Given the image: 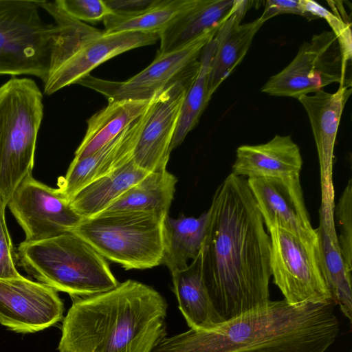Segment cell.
Returning a JSON list of instances; mask_svg holds the SVG:
<instances>
[{"instance_id":"1","label":"cell","mask_w":352,"mask_h":352,"mask_svg":"<svg viewBox=\"0 0 352 352\" xmlns=\"http://www.w3.org/2000/svg\"><path fill=\"white\" fill-rule=\"evenodd\" d=\"M208 210L201 273L214 309L226 321L270 300V236L243 177L230 173Z\"/></svg>"},{"instance_id":"2","label":"cell","mask_w":352,"mask_h":352,"mask_svg":"<svg viewBox=\"0 0 352 352\" xmlns=\"http://www.w3.org/2000/svg\"><path fill=\"white\" fill-rule=\"evenodd\" d=\"M334 305L270 300L211 328L166 337L152 352H324L339 333Z\"/></svg>"},{"instance_id":"3","label":"cell","mask_w":352,"mask_h":352,"mask_svg":"<svg viewBox=\"0 0 352 352\" xmlns=\"http://www.w3.org/2000/svg\"><path fill=\"white\" fill-rule=\"evenodd\" d=\"M168 304L154 288L128 279L73 302L59 352H152L166 337Z\"/></svg>"},{"instance_id":"4","label":"cell","mask_w":352,"mask_h":352,"mask_svg":"<svg viewBox=\"0 0 352 352\" xmlns=\"http://www.w3.org/2000/svg\"><path fill=\"white\" fill-rule=\"evenodd\" d=\"M16 256L38 282L76 298L107 292L120 283L107 260L71 231L41 241H24Z\"/></svg>"},{"instance_id":"5","label":"cell","mask_w":352,"mask_h":352,"mask_svg":"<svg viewBox=\"0 0 352 352\" xmlns=\"http://www.w3.org/2000/svg\"><path fill=\"white\" fill-rule=\"evenodd\" d=\"M43 118V94L34 80L12 77L0 87V198L6 205L32 173Z\"/></svg>"},{"instance_id":"6","label":"cell","mask_w":352,"mask_h":352,"mask_svg":"<svg viewBox=\"0 0 352 352\" xmlns=\"http://www.w3.org/2000/svg\"><path fill=\"white\" fill-rule=\"evenodd\" d=\"M160 34L138 32L106 33L85 23L67 20L54 32L44 94L76 84L104 62L129 50L153 45Z\"/></svg>"},{"instance_id":"7","label":"cell","mask_w":352,"mask_h":352,"mask_svg":"<svg viewBox=\"0 0 352 352\" xmlns=\"http://www.w3.org/2000/svg\"><path fill=\"white\" fill-rule=\"evenodd\" d=\"M165 217L152 212L104 210L82 219L71 232L126 270L150 269L162 264Z\"/></svg>"},{"instance_id":"8","label":"cell","mask_w":352,"mask_h":352,"mask_svg":"<svg viewBox=\"0 0 352 352\" xmlns=\"http://www.w3.org/2000/svg\"><path fill=\"white\" fill-rule=\"evenodd\" d=\"M41 1L0 0V74L47 76L54 24L39 13Z\"/></svg>"},{"instance_id":"9","label":"cell","mask_w":352,"mask_h":352,"mask_svg":"<svg viewBox=\"0 0 352 352\" xmlns=\"http://www.w3.org/2000/svg\"><path fill=\"white\" fill-rule=\"evenodd\" d=\"M267 230L271 275L284 299L292 305L333 301L322 275L318 241L279 227Z\"/></svg>"},{"instance_id":"10","label":"cell","mask_w":352,"mask_h":352,"mask_svg":"<svg viewBox=\"0 0 352 352\" xmlns=\"http://www.w3.org/2000/svg\"><path fill=\"white\" fill-rule=\"evenodd\" d=\"M347 73L336 36L331 31H323L304 42L292 62L271 76L261 91L298 99L334 82L351 86Z\"/></svg>"},{"instance_id":"11","label":"cell","mask_w":352,"mask_h":352,"mask_svg":"<svg viewBox=\"0 0 352 352\" xmlns=\"http://www.w3.org/2000/svg\"><path fill=\"white\" fill-rule=\"evenodd\" d=\"M219 27L208 31L179 49L157 54L148 66L128 80L112 81L88 74L76 84L102 94L108 101L151 100L199 61L203 49L214 36Z\"/></svg>"},{"instance_id":"12","label":"cell","mask_w":352,"mask_h":352,"mask_svg":"<svg viewBox=\"0 0 352 352\" xmlns=\"http://www.w3.org/2000/svg\"><path fill=\"white\" fill-rule=\"evenodd\" d=\"M199 67L200 58L182 77L155 94L146 109L132 154L135 164L145 172L166 169L185 96Z\"/></svg>"},{"instance_id":"13","label":"cell","mask_w":352,"mask_h":352,"mask_svg":"<svg viewBox=\"0 0 352 352\" xmlns=\"http://www.w3.org/2000/svg\"><path fill=\"white\" fill-rule=\"evenodd\" d=\"M25 241L49 239L75 228L82 218L58 190L27 175L7 204Z\"/></svg>"},{"instance_id":"14","label":"cell","mask_w":352,"mask_h":352,"mask_svg":"<svg viewBox=\"0 0 352 352\" xmlns=\"http://www.w3.org/2000/svg\"><path fill=\"white\" fill-rule=\"evenodd\" d=\"M57 291L23 276L0 278V324L17 333H34L63 319Z\"/></svg>"},{"instance_id":"15","label":"cell","mask_w":352,"mask_h":352,"mask_svg":"<svg viewBox=\"0 0 352 352\" xmlns=\"http://www.w3.org/2000/svg\"><path fill=\"white\" fill-rule=\"evenodd\" d=\"M248 185L268 229L279 227L317 241L303 197L300 176L248 178Z\"/></svg>"},{"instance_id":"16","label":"cell","mask_w":352,"mask_h":352,"mask_svg":"<svg viewBox=\"0 0 352 352\" xmlns=\"http://www.w3.org/2000/svg\"><path fill=\"white\" fill-rule=\"evenodd\" d=\"M351 91V86H339L335 93L321 90L298 99L307 113L316 142L320 170L321 204H336L333 151L342 114Z\"/></svg>"},{"instance_id":"17","label":"cell","mask_w":352,"mask_h":352,"mask_svg":"<svg viewBox=\"0 0 352 352\" xmlns=\"http://www.w3.org/2000/svg\"><path fill=\"white\" fill-rule=\"evenodd\" d=\"M145 112L116 138L91 155L72 160L65 175L60 177L57 183L58 190L69 201L83 187L112 173L132 158L144 122Z\"/></svg>"},{"instance_id":"18","label":"cell","mask_w":352,"mask_h":352,"mask_svg":"<svg viewBox=\"0 0 352 352\" xmlns=\"http://www.w3.org/2000/svg\"><path fill=\"white\" fill-rule=\"evenodd\" d=\"M254 2L250 0H234L230 15L221 23L214 36L216 47L208 83L210 98L242 61L255 34L263 25L259 18L249 23H241Z\"/></svg>"},{"instance_id":"19","label":"cell","mask_w":352,"mask_h":352,"mask_svg":"<svg viewBox=\"0 0 352 352\" xmlns=\"http://www.w3.org/2000/svg\"><path fill=\"white\" fill-rule=\"evenodd\" d=\"M302 159L290 135H275L266 143L237 148L232 174L248 178L300 176Z\"/></svg>"},{"instance_id":"20","label":"cell","mask_w":352,"mask_h":352,"mask_svg":"<svg viewBox=\"0 0 352 352\" xmlns=\"http://www.w3.org/2000/svg\"><path fill=\"white\" fill-rule=\"evenodd\" d=\"M334 206L321 204L319 210V226L315 229L318 256L322 275L332 300L351 322L352 270L346 265L339 248L333 220Z\"/></svg>"},{"instance_id":"21","label":"cell","mask_w":352,"mask_h":352,"mask_svg":"<svg viewBox=\"0 0 352 352\" xmlns=\"http://www.w3.org/2000/svg\"><path fill=\"white\" fill-rule=\"evenodd\" d=\"M234 0H197L160 35L157 54L168 53L219 27L230 15Z\"/></svg>"},{"instance_id":"22","label":"cell","mask_w":352,"mask_h":352,"mask_svg":"<svg viewBox=\"0 0 352 352\" xmlns=\"http://www.w3.org/2000/svg\"><path fill=\"white\" fill-rule=\"evenodd\" d=\"M152 98L108 101L105 107L87 120L85 135L73 160L91 155L116 138L145 112Z\"/></svg>"},{"instance_id":"23","label":"cell","mask_w":352,"mask_h":352,"mask_svg":"<svg viewBox=\"0 0 352 352\" xmlns=\"http://www.w3.org/2000/svg\"><path fill=\"white\" fill-rule=\"evenodd\" d=\"M171 276L179 308L190 329H209L223 322L214 309L203 280L200 253L186 267Z\"/></svg>"},{"instance_id":"24","label":"cell","mask_w":352,"mask_h":352,"mask_svg":"<svg viewBox=\"0 0 352 352\" xmlns=\"http://www.w3.org/2000/svg\"><path fill=\"white\" fill-rule=\"evenodd\" d=\"M209 210L199 217L181 214L166 216L164 221V255L162 264L170 274L188 266V260L200 253L206 235Z\"/></svg>"},{"instance_id":"25","label":"cell","mask_w":352,"mask_h":352,"mask_svg":"<svg viewBox=\"0 0 352 352\" xmlns=\"http://www.w3.org/2000/svg\"><path fill=\"white\" fill-rule=\"evenodd\" d=\"M148 173L138 167L132 158L112 173L89 183L69 201L82 218L104 211L112 203Z\"/></svg>"},{"instance_id":"26","label":"cell","mask_w":352,"mask_h":352,"mask_svg":"<svg viewBox=\"0 0 352 352\" xmlns=\"http://www.w3.org/2000/svg\"><path fill=\"white\" fill-rule=\"evenodd\" d=\"M197 0H153L146 8L113 12L104 21L106 33L138 32L160 34Z\"/></svg>"},{"instance_id":"27","label":"cell","mask_w":352,"mask_h":352,"mask_svg":"<svg viewBox=\"0 0 352 352\" xmlns=\"http://www.w3.org/2000/svg\"><path fill=\"white\" fill-rule=\"evenodd\" d=\"M177 182L176 177L166 169L149 173L105 210L152 212L166 217Z\"/></svg>"},{"instance_id":"28","label":"cell","mask_w":352,"mask_h":352,"mask_svg":"<svg viewBox=\"0 0 352 352\" xmlns=\"http://www.w3.org/2000/svg\"><path fill=\"white\" fill-rule=\"evenodd\" d=\"M216 47L214 37L203 49L199 72L188 89L182 107L176 131L170 146L171 151L179 146L186 135L198 124L210 97L208 95V76Z\"/></svg>"},{"instance_id":"29","label":"cell","mask_w":352,"mask_h":352,"mask_svg":"<svg viewBox=\"0 0 352 352\" xmlns=\"http://www.w3.org/2000/svg\"><path fill=\"white\" fill-rule=\"evenodd\" d=\"M332 12L323 8L316 1L302 0L305 10L309 21L322 18L332 29L336 36L342 57L343 66L346 70L351 65L352 58L351 22L347 15L342 1H328Z\"/></svg>"},{"instance_id":"30","label":"cell","mask_w":352,"mask_h":352,"mask_svg":"<svg viewBox=\"0 0 352 352\" xmlns=\"http://www.w3.org/2000/svg\"><path fill=\"white\" fill-rule=\"evenodd\" d=\"M337 239L343 260L352 270V181L349 179L333 210Z\"/></svg>"},{"instance_id":"31","label":"cell","mask_w":352,"mask_h":352,"mask_svg":"<svg viewBox=\"0 0 352 352\" xmlns=\"http://www.w3.org/2000/svg\"><path fill=\"white\" fill-rule=\"evenodd\" d=\"M56 2L67 15L82 23L103 21L113 12L104 0H56Z\"/></svg>"},{"instance_id":"32","label":"cell","mask_w":352,"mask_h":352,"mask_svg":"<svg viewBox=\"0 0 352 352\" xmlns=\"http://www.w3.org/2000/svg\"><path fill=\"white\" fill-rule=\"evenodd\" d=\"M6 206L0 198V278H19L22 275L16 267L17 257L6 221Z\"/></svg>"},{"instance_id":"33","label":"cell","mask_w":352,"mask_h":352,"mask_svg":"<svg viewBox=\"0 0 352 352\" xmlns=\"http://www.w3.org/2000/svg\"><path fill=\"white\" fill-rule=\"evenodd\" d=\"M281 14H296L309 19L302 0H267L259 20L264 24L268 19Z\"/></svg>"},{"instance_id":"34","label":"cell","mask_w":352,"mask_h":352,"mask_svg":"<svg viewBox=\"0 0 352 352\" xmlns=\"http://www.w3.org/2000/svg\"><path fill=\"white\" fill-rule=\"evenodd\" d=\"M153 0H104L113 12H129L147 7Z\"/></svg>"}]
</instances>
